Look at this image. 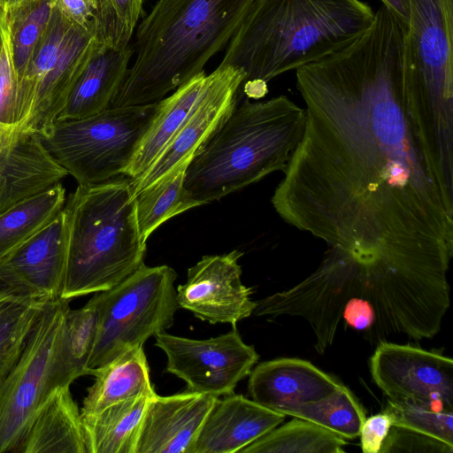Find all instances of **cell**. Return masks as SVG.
I'll list each match as a JSON object with an SVG mask.
<instances>
[{
	"mask_svg": "<svg viewBox=\"0 0 453 453\" xmlns=\"http://www.w3.org/2000/svg\"><path fill=\"white\" fill-rule=\"evenodd\" d=\"M391 427L392 419L385 411L365 418L359 432L363 453H380Z\"/></svg>",
	"mask_w": 453,
	"mask_h": 453,
	"instance_id": "38",
	"label": "cell"
},
{
	"mask_svg": "<svg viewBox=\"0 0 453 453\" xmlns=\"http://www.w3.org/2000/svg\"><path fill=\"white\" fill-rule=\"evenodd\" d=\"M382 4L390 9L407 27L409 19L407 0H380Z\"/></svg>",
	"mask_w": 453,
	"mask_h": 453,
	"instance_id": "41",
	"label": "cell"
},
{
	"mask_svg": "<svg viewBox=\"0 0 453 453\" xmlns=\"http://www.w3.org/2000/svg\"><path fill=\"white\" fill-rule=\"evenodd\" d=\"M223 396L207 414L192 453L240 452L285 419V414L242 395Z\"/></svg>",
	"mask_w": 453,
	"mask_h": 453,
	"instance_id": "18",
	"label": "cell"
},
{
	"mask_svg": "<svg viewBox=\"0 0 453 453\" xmlns=\"http://www.w3.org/2000/svg\"><path fill=\"white\" fill-rule=\"evenodd\" d=\"M4 298L36 299L22 280L0 261V299Z\"/></svg>",
	"mask_w": 453,
	"mask_h": 453,
	"instance_id": "40",
	"label": "cell"
},
{
	"mask_svg": "<svg viewBox=\"0 0 453 453\" xmlns=\"http://www.w3.org/2000/svg\"><path fill=\"white\" fill-rule=\"evenodd\" d=\"M93 2V4L96 5V0H91Z\"/></svg>",
	"mask_w": 453,
	"mask_h": 453,
	"instance_id": "43",
	"label": "cell"
},
{
	"mask_svg": "<svg viewBox=\"0 0 453 453\" xmlns=\"http://www.w3.org/2000/svg\"><path fill=\"white\" fill-rule=\"evenodd\" d=\"M342 319L352 329L373 338L377 313L373 305L364 297L350 298L345 304Z\"/></svg>",
	"mask_w": 453,
	"mask_h": 453,
	"instance_id": "37",
	"label": "cell"
},
{
	"mask_svg": "<svg viewBox=\"0 0 453 453\" xmlns=\"http://www.w3.org/2000/svg\"><path fill=\"white\" fill-rule=\"evenodd\" d=\"M60 182L25 197L0 213V261L50 223L64 209Z\"/></svg>",
	"mask_w": 453,
	"mask_h": 453,
	"instance_id": "26",
	"label": "cell"
},
{
	"mask_svg": "<svg viewBox=\"0 0 453 453\" xmlns=\"http://www.w3.org/2000/svg\"><path fill=\"white\" fill-rule=\"evenodd\" d=\"M160 103L108 108L97 114L56 121L38 134L48 155L79 185L124 175Z\"/></svg>",
	"mask_w": 453,
	"mask_h": 453,
	"instance_id": "8",
	"label": "cell"
},
{
	"mask_svg": "<svg viewBox=\"0 0 453 453\" xmlns=\"http://www.w3.org/2000/svg\"><path fill=\"white\" fill-rule=\"evenodd\" d=\"M18 453H87L81 410L70 387L57 390L40 410Z\"/></svg>",
	"mask_w": 453,
	"mask_h": 453,
	"instance_id": "24",
	"label": "cell"
},
{
	"mask_svg": "<svg viewBox=\"0 0 453 453\" xmlns=\"http://www.w3.org/2000/svg\"><path fill=\"white\" fill-rule=\"evenodd\" d=\"M46 300L0 299V379L18 360L27 334Z\"/></svg>",
	"mask_w": 453,
	"mask_h": 453,
	"instance_id": "31",
	"label": "cell"
},
{
	"mask_svg": "<svg viewBox=\"0 0 453 453\" xmlns=\"http://www.w3.org/2000/svg\"><path fill=\"white\" fill-rule=\"evenodd\" d=\"M65 211L27 239L3 261L39 300L60 297L67 265Z\"/></svg>",
	"mask_w": 453,
	"mask_h": 453,
	"instance_id": "19",
	"label": "cell"
},
{
	"mask_svg": "<svg viewBox=\"0 0 453 453\" xmlns=\"http://www.w3.org/2000/svg\"><path fill=\"white\" fill-rule=\"evenodd\" d=\"M27 119L14 66L7 11L0 4V127L25 131Z\"/></svg>",
	"mask_w": 453,
	"mask_h": 453,
	"instance_id": "32",
	"label": "cell"
},
{
	"mask_svg": "<svg viewBox=\"0 0 453 453\" xmlns=\"http://www.w3.org/2000/svg\"><path fill=\"white\" fill-rule=\"evenodd\" d=\"M249 376L251 399L286 416H291L303 405L330 395L342 385L300 358L281 357L260 363Z\"/></svg>",
	"mask_w": 453,
	"mask_h": 453,
	"instance_id": "17",
	"label": "cell"
},
{
	"mask_svg": "<svg viewBox=\"0 0 453 453\" xmlns=\"http://www.w3.org/2000/svg\"><path fill=\"white\" fill-rule=\"evenodd\" d=\"M363 265L349 252L329 247L319 267L293 288L256 302V316L290 315L304 319L323 354L333 343L342 311L353 297L363 296Z\"/></svg>",
	"mask_w": 453,
	"mask_h": 453,
	"instance_id": "11",
	"label": "cell"
},
{
	"mask_svg": "<svg viewBox=\"0 0 453 453\" xmlns=\"http://www.w3.org/2000/svg\"><path fill=\"white\" fill-rule=\"evenodd\" d=\"M55 5V0H23L6 9L19 85L34 50L49 26Z\"/></svg>",
	"mask_w": 453,
	"mask_h": 453,
	"instance_id": "29",
	"label": "cell"
},
{
	"mask_svg": "<svg viewBox=\"0 0 453 453\" xmlns=\"http://www.w3.org/2000/svg\"><path fill=\"white\" fill-rule=\"evenodd\" d=\"M96 42L95 27L73 23L55 5L20 81L28 114L25 131L38 134L56 121Z\"/></svg>",
	"mask_w": 453,
	"mask_h": 453,
	"instance_id": "10",
	"label": "cell"
},
{
	"mask_svg": "<svg viewBox=\"0 0 453 453\" xmlns=\"http://www.w3.org/2000/svg\"><path fill=\"white\" fill-rule=\"evenodd\" d=\"M94 383L87 389L81 416L97 413L117 403L156 395L143 346L130 348L93 369Z\"/></svg>",
	"mask_w": 453,
	"mask_h": 453,
	"instance_id": "22",
	"label": "cell"
},
{
	"mask_svg": "<svg viewBox=\"0 0 453 453\" xmlns=\"http://www.w3.org/2000/svg\"><path fill=\"white\" fill-rule=\"evenodd\" d=\"M217 398L188 390L153 395L143 416L136 453H192Z\"/></svg>",
	"mask_w": 453,
	"mask_h": 453,
	"instance_id": "16",
	"label": "cell"
},
{
	"mask_svg": "<svg viewBox=\"0 0 453 453\" xmlns=\"http://www.w3.org/2000/svg\"><path fill=\"white\" fill-rule=\"evenodd\" d=\"M66 175L48 155L38 134L26 132L14 150L0 160V213Z\"/></svg>",
	"mask_w": 453,
	"mask_h": 453,
	"instance_id": "21",
	"label": "cell"
},
{
	"mask_svg": "<svg viewBox=\"0 0 453 453\" xmlns=\"http://www.w3.org/2000/svg\"><path fill=\"white\" fill-rule=\"evenodd\" d=\"M151 397L130 398L81 416L87 453H136L143 416Z\"/></svg>",
	"mask_w": 453,
	"mask_h": 453,
	"instance_id": "25",
	"label": "cell"
},
{
	"mask_svg": "<svg viewBox=\"0 0 453 453\" xmlns=\"http://www.w3.org/2000/svg\"><path fill=\"white\" fill-rule=\"evenodd\" d=\"M346 441L305 419L295 418L243 448L241 453H342Z\"/></svg>",
	"mask_w": 453,
	"mask_h": 453,
	"instance_id": "28",
	"label": "cell"
},
{
	"mask_svg": "<svg viewBox=\"0 0 453 453\" xmlns=\"http://www.w3.org/2000/svg\"><path fill=\"white\" fill-rule=\"evenodd\" d=\"M403 50L405 104L428 166L453 179V0H407Z\"/></svg>",
	"mask_w": 453,
	"mask_h": 453,
	"instance_id": "6",
	"label": "cell"
},
{
	"mask_svg": "<svg viewBox=\"0 0 453 453\" xmlns=\"http://www.w3.org/2000/svg\"><path fill=\"white\" fill-rule=\"evenodd\" d=\"M188 163L180 165L135 195L136 220L140 234L145 242L169 219L199 206L183 185Z\"/></svg>",
	"mask_w": 453,
	"mask_h": 453,
	"instance_id": "27",
	"label": "cell"
},
{
	"mask_svg": "<svg viewBox=\"0 0 453 453\" xmlns=\"http://www.w3.org/2000/svg\"><path fill=\"white\" fill-rule=\"evenodd\" d=\"M142 6L143 0H96V36L119 44L131 43Z\"/></svg>",
	"mask_w": 453,
	"mask_h": 453,
	"instance_id": "35",
	"label": "cell"
},
{
	"mask_svg": "<svg viewBox=\"0 0 453 453\" xmlns=\"http://www.w3.org/2000/svg\"><path fill=\"white\" fill-rule=\"evenodd\" d=\"M55 4L73 23L83 27H95L96 5L91 0H55Z\"/></svg>",
	"mask_w": 453,
	"mask_h": 453,
	"instance_id": "39",
	"label": "cell"
},
{
	"mask_svg": "<svg viewBox=\"0 0 453 453\" xmlns=\"http://www.w3.org/2000/svg\"><path fill=\"white\" fill-rule=\"evenodd\" d=\"M256 0H157L136 27L134 61L109 108L156 104L228 42Z\"/></svg>",
	"mask_w": 453,
	"mask_h": 453,
	"instance_id": "2",
	"label": "cell"
},
{
	"mask_svg": "<svg viewBox=\"0 0 453 453\" xmlns=\"http://www.w3.org/2000/svg\"><path fill=\"white\" fill-rule=\"evenodd\" d=\"M176 272L168 265H142L134 273L88 301L97 312V333L88 362L91 371L165 332L180 308L174 282Z\"/></svg>",
	"mask_w": 453,
	"mask_h": 453,
	"instance_id": "9",
	"label": "cell"
},
{
	"mask_svg": "<svg viewBox=\"0 0 453 453\" xmlns=\"http://www.w3.org/2000/svg\"><path fill=\"white\" fill-rule=\"evenodd\" d=\"M374 15L361 0H256L220 64L241 68L243 83H267L349 45Z\"/></svg>",
	"mask_w": 453,
	"mask_h": 453,
	"instance_id": "3",
	"label": "cell"
},
{
	"mask_svg": "<svg viewBox=\"0 0 453 453\" xmlns=\"http://www.w3.org/2000/svg\"><path fill=\"white\" fill-rule=\"evenodd\" d=\"M291 416L313 422L349 440L359 436L366 418L361 404L342 384L330 395L299 407Z\"/></svg>",
	"mask_w": 453,
	"mask_h": 453,
	"instance_id": "30",
	"label": "cell"
},
{
	"mask_svg": "<svg viewBox=\"0 0 453 453\" xmlns=\"http://www.w3.org/2000/svg\"><path fill=\"white\" fill-rule=\"evenodd\" d=\"M306 111L286 96L246 98L188 163L184 188L198 205L285 172L304 133Z\"/></svg>",
	"mask_w": 453,
	"mask_h": 453,
	"instance_id": "4",
	"label": "cell"
},
{
	"mask_svg": "<svg viewBox=\"0 0 453 453\" xmlns=\"http://www.w3.org/2000/svg\"><path fill=\"white\" fill-rule=\"evenodd\" d=\"M405 29L382 4L355 41L296 70L305 128L272 203L328 247L436 289L448 284L453 201L434 178L407 111Z\"/></svg>",
	"mask_w": 453,
	"mask_h": 453,
	"instance_id": "1",
	"label": "cell"
},
{
	"mask_svg": "<svg viewBox=\"0 0 453 453\" xmlns=\"http://www.w3.org/2000/svg\"><path fill=\"white\" fill-rule=\"evenodd\" d=\"M383 411L390 416L393 426L435 438L453 447V410L388 401Z\"/></svg>",
	"mask_w": 453,
	"mask_h": 453,
	"instance_id": "34",
	"label": "cell"
},
{
	"mask_svg": "<svg viewBox=\"0 0 453 453\" xmlns=\"http://www.w3.org/2000/svg\"><path fill=\"white\" fill-rule=\"evenodd\" d=\"M208 82L209 74L202 71L159 101V110L124 175L136 180L144 174L180 131L200 101Z\"/></svg>",
	"mask_w": 453,
	"mask_h": 453,
	"instance_id": "23",
	"label": "cell"
},
{
	"mask_svg": "<svg viewBox=\"0 0 453 453\" xmlns=\"http://www.w3.org/2000/svg\"><path fill=\"white\" fill-rule=\"evenodd\" d=\"M372 378L389 402L453 410V360L408 344L380 342Z\"/></svg>",
	"mask_w": 453,
	"mask_h": 453,
	"instance_id": "13",
	"label": "cell"
},
{
	"mask_svg": "<svg viewBox=\"0 0 453 453\" xmlns=\"http://www.w3.org/2000/svg\"><path fill=\"white\" fill-rule=\"evenodd\" d=\"M68 253L61 298L105 291L144 265L146 242L127 176L78 185L65 204Z\"/></svg>",
	"mask_w": 453,
	"mask_h": 453,
	"instance_id": "5",
	"label": "cell"
},
{
	"mask_svg": "<svg viewBox=\"0 0 453 453\" xmlns=\"http://www.w3.org/2000/svg\"><path fill=\"white\" fill-rule=\"evenodd\" d=\"M69 302L61 297L43 302L18 360L0 380V453H18L40 410L76 380L62 354Z\"/></svg>",
	"mask_w": 453,
	"mask_h": 453,
	"instance_id": "7",
	"label": "cell"
},
{
	"mask_svg": "<svg viewBox=\"0 0 453 453\" xmlns=\"http://www.w3.org/2000/svg\"><path fill=\"white\" fill-rule=\"evenodd\" d=\"M245 77L241 68L222 64L209 74L203 95L180 131L144 174L131 180L134 196L180 165L190 162L240 102Z\"/></svg>",
	"mask_w": 453,
	"mask_h": 453,
	"instance_id": "14",
	"label": "cell"
},
{
	"mask_svg": "<svg viewBox=\"0 0 453 453\" xmlns=\"http://www.w3.org/2000/svg\"><path fill=\"white\" fill-rule=\"evenodd\" d=\"M96 333L97 312L89 301L80 309L67 311L63 328L62 354L76 379L89 375L88 362Z\"/></svg>",
	"mask_w": 453,
	"mask_h": 453,
	"instance_id": "33",
	"label": "cell"
},
{
	"mask_svg": "<svg viewBox=\"0 0 453 453\" xmlns=\"http://www.w3.org/2000/svg\"><path fill=\"white\" fill-rule=\"evenodd\" d=\"M23 0H0V4L4 6L5 9H8L10 7H12Z\"/></svg>",
	"mask_w": 453,
	"mask_h": 453,
	"instance_id": "42",
	"label": "cell"
},
{
	"mask_svg": "<svg viewBox=\"0 0 453 453\" xmlns=\"http://www.w3.org/2000/svg\"><path fill=\"white\" fill-rule=\"evenodd\" d=\"M155 345L166 356L169 373L184 380L187 390L219 397L234 393L250 375L259 356L245 343L237 328L225 334L195 340L161 332Z\"/></svg>",
	"mask_w": 453,
	"mask_h": 453,
	"instance_id": "12",
	"label": "cell"
},
{
	"mask_svg": "<svg viewBox=\"0 0 453 453\" xmlns=\"http://www.w3.org/2000/svg\"><path fill=\"white\" fill-rule=\"evenodd\" d=\"M133 56L132 42L119 44L97 38L94 51L56 121L83 119L108 109Z\"/></svg>",
	"mask_w": 453,
	"mask_h": 453,
	"instance_id": "20",
	"label": "cell"
},
{
	"mask_svg": "<svg viewBox=\"0 0 453 453\" xmlns=\"http://www.w3.org/2000/svg\"><path fill=\"white\" fill-rule=\"evenodd\" d=\"M242 255L237 250L207 255L189 267L187 280L176 289L179 307L210 324L228 323L232 326L253 314L256 302L250 297L252 289L241 280L238 261Z\"/></svg>",
	"mask_w": 453,
	"mask_h": 453,
	"instance_id": "15",
	"label": "cell"
},
{
	"mask_svg": "<svg viewBox=\"0 0 453 453\" xmlns=\"http://www.w3.org/2000/svg\"><path fill=\"white\" fill-rule=\"evenodd\" d=\"M392 452L452 453L453 447L435 438L392 426L380 453Z\"/></svg>",
	"mask_w": 453,
	"mask_h": 453,
	"instance_id": "36",
	"label": "cell"
},
{
	"mask_svg": "<svg viewBox=\"0 0 453 453\" xmlns=\"http://www.w3.org/2000/svg\"><path fill=\"white\" fill-rule=\"evenodd\" d=\"M0 380H1V379H0Z\"/></svg>",
	"mask_w": 453,
	"mask_h": 453,
	"instance_id": "44",
	"label": "cell"
}]
</instances>
